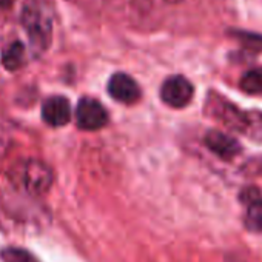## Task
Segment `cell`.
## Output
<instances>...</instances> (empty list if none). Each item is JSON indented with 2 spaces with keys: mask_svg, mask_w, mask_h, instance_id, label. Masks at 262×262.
Listing matches in <instances>:
<instances>
[{
  "mask_svg": "<svg viewBox=\"0 0 262 262\" xmlns=\"http://www.w3.org/2000/svg\"><path fill=\"white\" fill-rule=\"evenodd\" d=\"M20 24L27 33L31 53L43 54L53 40V11L45 0H27L20 13Z\"/></svg>",
  "mask_w": 262,
  "mask_h": 262,
  "instance_id": "6da1fadb",
  "label": "cell"
},
{
  "mask_svg": "<svg viewBox=\"0 0 262 262\" xmlns=\"http://www.w3.org/2000/svg\"><path fill=\"white\" fill-rule=\"evenodd\" d=\"M13 178L16 184L30 194H43L53 184V173L50 167L40 161L20 162L13 171Z\"/></svg>",
  "mask_w": 262,
  "mask_h": 262,
  "instance_id": "7a4b0ae2",
  "label": "cell"
},
{
  "mask_svg": "<svg viewBox=\"0 0 262 262\" xmlns=\"http://www.w3.org/2000/svg\"><path fill=\"white\" fill-rule=\"evenodd\" d=\"M208 105H210L211 114L217 120H221L224 125H227L231 129L241 131V133H248L253 128L259 126L262 120V114L260 116L247 114L245 111H241L239 108H236L225 99H213V100L210 99Z\"/></svg>",
  "mask_w": 262,
  "mask_h": 262,
  "instance_id": "3957f363",
  "label": "cell"
},
{
  "mask_svg": "<svg viewBox=\"0 0 262 262\" xmlns=\"http://www.w3.org/2000/svg\"><path fill=\"white\" fill-rule=\"evenodd\" d=\"M76 120H77V126L80 129L94 131V129H100L102 126L106 125L108 113H106L105 106L100 102H97L96 99L83 97L77 103Z\"/></svg>",
  "mask_w": 262,
  "mask_h": 262,
  "instance_id": "277c9868",
  "label": "cell"
},
{
  "mask_svg": "<svg viewBox=\"0 0 262 262\" xmlns=\"http://www.w3.org/2000/svg\"><path fill=\"white\" fill-rule=\"evenodd\" d=\"M193 94L194 88L184 76H171L161 86V99L173 108H182L188 105L193 99Z\"/></svg>",
  "mask_w": 262,
  "mask_h": 262,
  "instance_id": "5b68a950",
  "label": "cell"
},
{
  "mask_svg": "<svg viewBox=\"0 0 262 262\" xmlns=\"http://www.w3.org/2000/svg\"><path fill=\"white\" fill-rule=\"evenodd\" d=\"M108 93L120 103H135L141 97V88L138 82L125 73H116L110 77Z\"/></svg>",
  "mask_w": 262,
  "mask_h": 262,
  "instance_id": "8992f818",
  "label": "cell"
},
{
  "mask_svg": "<svg viewBox=\"0 0 262 262\" xmlns=\"http://www.w3.org/2000/svg\"><path fill=\"white\" fill-rule=\"evenodd\" d=\"M42 119L51 126H63L71 119V105L63 96H51L42 105Z\"/></svg>",
  "mask_w": 262,
  "mask_h": 262,
  "instance_id": "52a82bcc",
  "label": "cell"
},
{
  "mask_svg": "<svg viewBox=\"0 0 262 262\" xmlns=\"http://www.w3.org/2000/svg\"><path fill=\"white\" fill-rule=\"evenodd\" d=\"M205 145L208 147L211 153H214L216 156L225 161H230L241 153V144L236 139L216 129H211L207 133Z\"/></svg>",
  "mask_w": 262,
  "mask_h": 262,
  "instance_id": "ba28073f",
  "label": "cell"
},
{
  "mask_svg": "<svg viewBox=\"0 0 262 262\" xmlns=\"http://www.w3.org/2000/svg\"><path fill=\"white\" fill-rule=\"evenodd\" d=\"M242 202L247 205L244 217L245 228L254 233L262 231V196L256 190L248 188L242 194Z\"/></svg>",
  "mask_w": 262,
  "mask_h": 262,
  "instance_id": "9c48e42d",
  "label": "cell"
},
{
  "mask_svg": "<svg viewBox=\"0 0 262 262\" xmlns=\"http://www.w3.org/2000/svg\"><path fill=\"white\" fill-rule=\"evenodd\" d=\"M25 63V45L20 40L8 43L2 51V65L8 71H16Z\"/></svg>",
  "mask_w": 262,
  "mask_h": 262,
  "instance_id": "30bf717a",
  "label": "cell"
},
{
  "mask_svg": "<svg viewBox=\"0 0 262 262\" xmlns=\"http://www.w3.org/2000/svg\"><path fill=\"white\" fill-rule=\"evenodd\" d=\"M239 86L248 94H262V68H253L247 71L241 77Z\"/></svg>",
  "mask_w": 262,
  "mask_h": 262,
  "instance_id": "8fae6325",
  "label": "cell"
},
{
  "mask_svg": "<svg viewBox=\"0 0 262 262\" xmlns=\"http://www.w3.org/2000/svg\"><path fill=\"white\" fill-rule=\"evenodd\" d=\"M4 262H39L30 251L24 250V248H16V247H11V248H5L2 253Z\"/></svg>",
  "mask_w": 262,
  "mask_h": 262,
  "instance_id": "7c38bea8",
  "label": "cell"
},
{
  "mask_svg": "<svg viewBox=\"0 0 262 262\" xmlns=\"http://www.w3.org/2000/svg\"><path fill=\"white\" fill-rule=\"evenodd\" d=\"M164 2H167V4H171V5H174V4H181V2H184V0H164Z\"/></svg>",
  "mask_w": 262,
  "mask_h": 262,
  "instance_id": "4fadbf2b",
  "label": "cell"
},
{
  "mask_svg": "<svg viewBox=\"0 0 262 262\" xmlns=\"http://www.w3.org/2000/svg\"><path fill=\"white\" fill-rule=\"evenodd\" d=\"M0 4H11V0H0Z\"/></svg>",
  "mask_w": 262,
  "mask_h": 262,
  "instance_id": "5bb4252c",
  "label": "cell"
}]
</instances>
